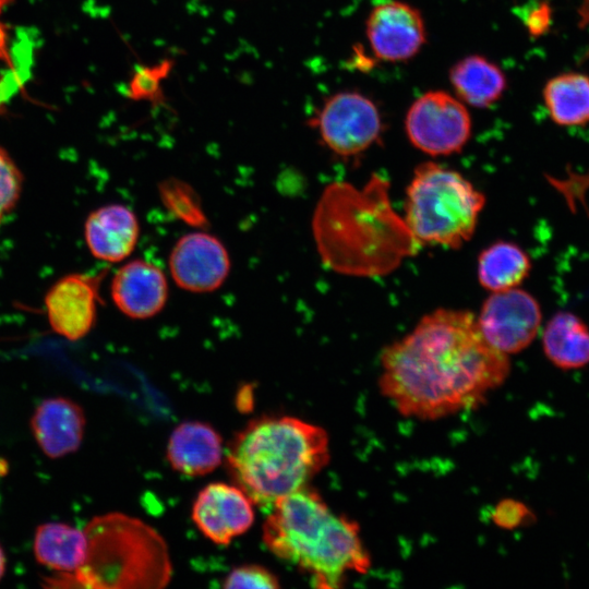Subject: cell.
Segmentation results:
<instances>
[{"instance_id":"cell-10","label":"cell","mask_w":589,"mask_h":589,"mask_svg":"<svg viewBox=\"0 0 589 589\" xmlns=\"http://www.w3.org/2000/svg\"><path fill=\"white\" fill-rule=\"evenodd\" d=\"M365 34L373 55L386 62L412 59L426 40L421 12L399 0L374 5L366 17Z\"/></svg>"},{"instance_id":"cell-18","label":"cell","mask_w":589,"mask_h":589,"mask_svg":"<svg viewBox=\"0 0 589 589\" xmlns=\"http://www.w3.org/2000/svg\"><path fill=\"white\" fill-rule=\"evenodd\" d=\"M455 96L466 106L489 108L504 94L507 85L502 69L481 55L458 60L449 70Z\"/></svg>"},{"instance_id":"cell-11","label":"cell","mask_w":589,"mask_h":589,"mask_svg":"<svg viewBox=\"0 0 589 589\" xmlns=\"http://www.w3.org/2000/svg\"><path fill=\"white\" fill-rule=\"evenodd\" d=\"M230 257L215 236L195 231L182 236L169 255V269L175 283L190 292L218 289L230 271Z\"/></svg>"},{"instance_id":"cell-2","label":"cell","mask_w":589,"mask_h":589,"mask_svg":"<svg viewBox=\"0 0 589 589\" xmlns=\"http://www.w3.org/2000/svg\"><path fill=\"white\" fill-rule=\"evenodd\" d=\"M312 231L323 264L348 276L388 275L421 248L392 206L389 182L378 173L360 188L328 184L316 203Z\"/></svg>"},{"instance_id":"cell-19","label":"cell","mask_w":589,"mask_h":589,"mask_svg":"<svg viewBox=\"0 0 589 589\" xmlns=\"http://www.w3.org/2000/svg\"><path fill=\"white\" fill-rule=\"evenodd\" d=\"M542 348L548 360L563 371L589 364V327L576 314L555 313L542 330Z\"/></svg>"},{"instance_id":"cell-26","label":"cell","mask_w":589,"mask_h":589,"mask_svg":"<svg viewBox=\"0 0 589 589\" xmlns=\"http://www.w3.org/2000/svg\"><path fill=\"white\" fill-rule=\"evenodd\" d=\"M225 588H278V578L267 568L256 564L233 568L224 580Z\"/></svg>"},{"instance_id":"cell-28","label":"cell","mask_w":589,"mask_h":589,"mask_svg":"<svg viewBox=\"0 0 589 589\" xmlns=\"http://www.w3.org/2000/svg\"><path fill=\"white\" fill-rule=\"evenodd\" d=\"M525 24L533 35L542 34L549 26L550 10L546 4L529 9L524 17Z\"/></svg>"},{"instance_id":"cell-4","label":"cell","mask_w":589,"mask_h":589,"mask_svg":"<svg viewBox=\"0 0 589 589\" xmlns=\"http://www.w3.org/2000/svg\"><path fill=\"white\" fill-rule=\"evenodd\" d=\"M325 430L294 417H261L238 432L228 446V471L263 509L306 486L329 461Z\"/></svg>"},{"instance_id":"cell-14","label":"cell","mask_w":589,"mask_h":589,"mask_svg":"<svg viewBox=\"0 0 589 589\" xmlns=\"http://www.w3.org/2000/svg\"><path fill=\"white\" fill-rule=\"evenodd\" d=\"M110 293L113 303L124 315L144 320L164 309L168 284L158 266L145 260H133L117 271Z\"/></svg>"},{"instance_id":"cell-13","label":"cell","mask_w":589,"mask_h":589,"mask_svg":"<svg viewBox=\"0 0 589 589\" xmlns=\"http://www.w3.org/2000/svg\"><path fill=\"white\" fill-rule=\"evenodd\" d=\"M253 505L239 486L224 482L209 483L194 501L192 519L207 539L227 545L252 526Z\"/></svg>"},{"instance_id":"cell-3","label":"cell","mask_w":589,"mask_h":589,"mask_svg":"<svg viewBox=\"0 0 589 589\" xmlns=\"http://www.w3.org/2000/svg\"><path fill=\"white\" fill-rule=\"evenodd\" d=\"M263 541L316 588H339L348 574H365L371 566L358 524L332 512L308 486L276 502L264 521Z\"/></svg>"},{"instance_id":"cell-9","label":"cell","mask_w":589,"mask_h":589,"mask_svg":"<svg viewBox=\"0 0 589 589\" xmlns=\"http://www.w3.org/2000/svg\"><path fill=\"white\" fill-rule=\"evenodd\" d=\"M541 321L537 299L517 287L492 292L477 318L486 341L508 356L520 352L533 341Z\"/></svg>"},{"instance_id":"cell-30","label":"cell","mask_w":589,"mask_h":589,"mask_svg":"<svg viewBox=\"0 0 589 589\" xmlns=\"http://www.w3.org/2000/svg\"><path fill=\"white\" fill-rule=\"evenodd\" d=\"M2 5H3V0H0V10Z\"/></svg>"},{"instance_id":"cell-12","label":"cell","mask_w":589,"mask_h":589,"mask_svg":"<svg viewBox=\"0 0 589 589\" xmlns=\"http://www.w3.org/2000/svg\"><path fill=\"white\" fill-rule=\"evenodd\" d=\"M104 273L71 274L55 283L45 297L47 317L59 335L77 340L93 328Z\"/></svg>"},{"instance_id":"cell-29","label":"cell","mask_w":589,"mask_h":589,"mask_svg":"<svg viewBox=\"0 0 589 589\" xmlns=\"http://www.w3.org/2000/svg\"><path fill=\"white\" fill-rule=\"evenodd\" d=\"M4 570H5V557H4L2 548L0 546V579L4 574Z\"/></svg>"},{"instance_id":"cell-6","label":"cell","mask_w":589,"mask_h":589,"mask_svg":"<svg viewBox=\"0 0 589 589\" xmlns=\"http://www.w3.org/2000/svg\"><path fill=\"white\" fill-rule=\"evenodd\" d=\"M485 196L458 171L420 164L406 189L404 219L422 245L459 249L474 233Z\"/></svg>"},{"instance_id":"cell-25","label":"cell","mask_w":589,"mask_h":589,"mask_svg":"<svg viewBox=\"0 0 589 589\" xmlns=\"http://www.w3.org/2000/svg\"><path fill=\"white\" fill-rule=\"evenodd\" d=\"M22 185V172L9 153L0 146V221L15 206Z\"/></svg>"},{"instance_id":"cell-15","label":"cell","mask_w":589,"mask_h":589,"mask_svg":"<svg viewBox=\"0 0 589 589\" xmlns=\"http://www.w3.org/2000/svg\"><path fill=\"white\" fill-rule=\"evenodd\" d=\"M83 409L64 397L43 400L31 419L35 441L46 456L59 458L75 452L83 440Z\"/></svg>"},{"instance_id":"cell-16","label":"cell","mask_w":589,"mask_h":589,"mask_svg":"<svg viewBox=\"0 0 589 589\" xmlns=\"http://www.w3.org/2000/svg\"><path fill=\"white\" fill-rule=\"evenodd\" d=\"M84 235L95 257L116 263L133 252L139 241L140 225L136 215L129 207L110 204L88 215Z\"/></svg>"},{"instance_id":"cell-20","label":"cell","mask_w":589,"mask_h":589,"mask_svg":"<svg viewBox=\"0 0 589 589\" xmlns=\"http://www.w3.org/2000/svg\"><path fill=\"white\" fill-rule=\"evenodd\" d=\"M87 539L84 531L63 522H46L36 529L34 554L37 562L57 574L71 575L84 563Z\"/></svg>"},{"instance_id":"cell-7","label":"cell","mask_w":589,"mask_h":589,"mask_svg":"<svg viewBox=\"0 0 589 589\" xmlns=\"http://www.w3.org/2000/svg\"><path fill=\"white\" fill-rule=\"evenodd\" d=\"M309 124L317 132L323 145L342 158L364 153L383 133L377 106L356 91H341L327 97Z\"/></svg>"},{"instance_id":"cell-5","label":"cell","mask_w":589,"mask_h":589,"mask_svg":"<svg viewBox=\"0 0 589 589\" xmlns=\"http://www.w3.org/2000/svg\"><path fill=\"white\" fill-rule=\"evenodd\" d=\"M87 552L73 574L46 578L53 588H161L171 576L163 538L139 519L120 513L93 518L84 529Z\"/></svg>"},{"instance_id":"cell-27","label":"cell","mask_w":589,"mask_h":589,"mask_svg":"<svg viewBox=\"0 0 589 589\" xmlns=\"http://www.w3.org/2000/svg\"><path fill=\"white\" fill-rule=\"evenodd\" d=\"M531 518L532 515L526 505L517 501H505L495 512L496 524L504 528H516Z\"/></svg>"},{"instance_id":"cell-23","label":"cell","mask_w":589,"mask_h":589,"mask_svg":"<svg viewBox=\"0 0 589 589\" xmlns=\"http://www.w3.org/2000/svg\"><path fill=\"white\" fill-rule=\"evenodd\" d=\"M159 190L165 206L178 218L192 226L206 223L199 197L189 185L172 179L165 181Z\"/></svg>"},{"instance_id":"cell-8","label":"cell","mask_w":589,"mask_h":589,"mask_svg":"<svg viewBox=\"0 0 589 589\" xmlns=\"http://www.w3.org/2000/svg\"><path fill=\"white\" fill-rule=\"evenodd\" d=\"M472 122L467 106L444 91L418 97L405 117L409 142L434 157L460 153L470 140Z\"/></svg>"},{"instance_id":"cell-1","label":"cell","mask_w":589,"mask_h":589,"mask_svg":"<svg viewBox=\"0 0 589 589\" xmlns=\"http://www.w3.org/2000/svg\"><path fill=\"white\" fill-rule=\"evenodd\" d=\"M378 387L404 417L437 420L479 406L510 372L473 313L437 309L381 353Z\"/></svg>"},{"instance_id":"cell-22","label":"cell","mask_w":589,"mask_h":589,"mask_svg":"<svg viewBox=\"0 0 589 589\" xmlns=\"http://www.w3.org/2000/svg\"><path fill=\"white\" fill-rule=\"evenodd\" d=\"M543 99L551 119L563 127L589 122V77L565 73L552 77L543 88Z\"/></svg>"},{"instance_id":"cell-17","label":"cell","mask_w":589,"mask_h":589,"mask_svg":"<svg viewBox=\"0 0 589 589\" xmlns=\"http://www.w3.org/2000/svg\"><path fill=\"white\" fill-rule=\"evenodd\" d=\"M167 459L181 474L200 477L216 469L223 459V440L207 423L187 421L171 433Z\"/></svg>"},{"instance_id":"cell-21","label":"cell","mask_w":589,"mask_h":589,"mask_svg":"<svg viewBox=\"0 0 589 589\" xmlns=\"http://www.w3.org/2000/svg\"><path fill=\"white\" fill-rule=\"evenodd\" d=\"M530 269L529 255L510 241H496L478 257L479 283L491 292L516 288L527 278Z\"/></svg>"},{"instance_id":"cell-24","label":"cell","mask_w":589,"mask_h":589,"mask_svg":"<svg viewBox=\"0 0 589 589\" xmlns=\"http://www.w3.org/2000/svg\"><path fill=\"white\" fill-rule=\"evenodd\" d=\"M172 68L170 60H164L152 65H140L133 73L128 94L134 100L156 103L163 96V81L168 76Z\"/></svg>"}]
</instances>
